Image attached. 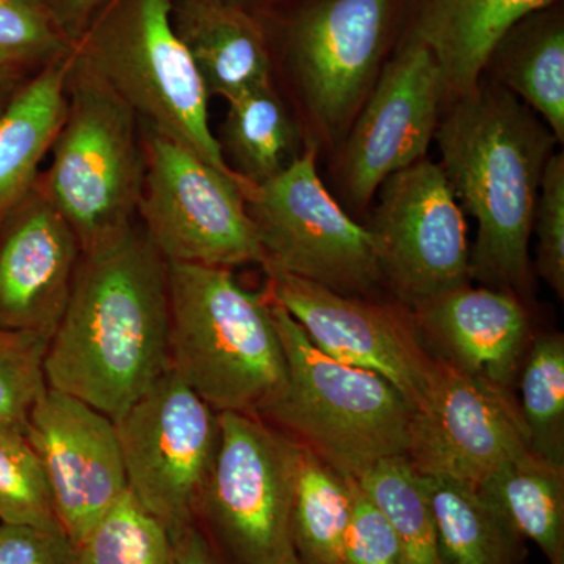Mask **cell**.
<instances>
[{"label": "cell", "mask_w": 564, "mask_h": 564, "mask_svg": "<svg viewBox=\"0 0 564 564\" xmlns=\"http://www.w3.org/2000/svg\"><path fill=\"white\" fill-rule=\"evenodd\" d=\"M169 369L166 262L132 226L82 252L44 356L47 388L115 421Z\"/></svg>", "instance_id": "obj_1"}, {"label": "cell", "mask_w": 564, "mask_h": 564, "mask_svg": "<svg viewBox=\"0 0 564 564\" xmlns=\"http://www.w3.org/2000/svg\"><path fill=\"white\" fill-rule=\"evenodd\" d=\"M434 139L456 202L477 221L470 280L532 291L529 243L541 181L556 139L518 96L496 82L447 102Z\"/></svg>", "instance_id": "obj_2"}, {"label": "cell", "mask_w": 564, "mask_h": 564, "mask_svg": "<svg viewBox=\"0 0 564 564\" xmlns=\"http://www.w3.org/2000/svg\"><path fill=\"white\" fill-rule=\"evenodd\" d=\"M166 280L170 369L217 413L261 414L288 383L267 296L221 267L166 262Z\"/></svg>", "instance_id": "obj_3"}, {"label": "cell", "mask_w": 564, "mask_h": 564, "mask_svg": "<svg viewBox=\"0 0 564 564\" xmlns=\"http://www.w3.org/2000/svg\"><path fill=\"white\" fill-rule=\"evenodd\" d=\"M267 300L288 383L258 417L356 480L381 459L406 456L413 411L400 392L380 375L318 350L280 304Z\"/></svg>", "instance_id": "obj_4"}, {"label": "cell", "mask_w": 564, "mask_h": 564, "mask_svg": "<svg viewBox=\"0 0 564 564\" xmlns=\"http://www.w3.org/2000/svg\"><path fill=\"white\" fill-rule=\"evenodd\" d=\"M68 106L36 187L76 234L80 252L133 226L143 192L139 117L74 47Z\"/></svg>", "instance_id": "obj_5"}, {"label": "cell", "mask_w": 564, "mask_h": 564, "mask_svg": "<svg viewBox=\"0 0 564 564\" xmlns=\"http://www.w3.org/2000/svg\"><path fill=\"white\" fill-rule=\"evenodd\" d=\"M173 0H115L77 52L147 128L240 180L212 132L209 93L173 28Z\"/></svg>", "instance_id": "obj_6"}, {"label": "cell", "mask_w": 564, "mask_h": 564, "mask_svg": "<svg viewBox=\"0 0 564 564\" xmlns=\"http://www.w3.org/2000/svg\"><path fill=\"white\" fill-rule=\"evenodd\" d=\"M317 152L311 143L272 180L243 187L263 265L343 295L370 299L383 285L372 236L323 184Z\"/></svg>", "instance_id": "obj_7"}, {"label": "cell", "mask_w": 564, "mask_h": 564, "mask_svg": "<svg viewBox=\"0 0 564 564\" xmlns=\"http://www.w3.org/2000/svg\"><path fill=\"white\" fill-rule=\"evenodd\" d=\"M143 192L139 214L165 262L232 269L265 263L248 215L242 182L144 126Z\"/></svg>", "instance_id": "obj_8"}, {"label": "cell", "mask_w": 564, "mask_h": 564, "mask_svg": "<svg viewBox=\"0 0 564 564\" xmlns=\"http://www.w3.org/2000/svg\"><path fill=\"white\" fill-rule=\"evenodd\" d=\"M300 447L254 414L220 413L199 514L239 564H300L292 536Z\"/></svg>", "instance_id": "obj_9"}, {"label": "cell", "mask_w": 564, "mask_h": 564, "mask_svg": "<svg viewBox=\"0 0 564 564\" xmlns=\"http://www.w3.org/2000/svg\"><path fill=\"white\" fill-rule=\"evenodd\" d=\"M132 496L169 532L196 521L220 441V413L172 369L115 419Z\"/></svg>", "instance_id": "obj_10"}, {"label": "cell", "mask_w": 564, "mask_h": 564, "mask_svg": "<svg viewBox=\"0 0 564 564\" xmlns=\"http://www.w3.org/2000/svg\"><path fill=\"white\" fill-rule=\"evenodd\" d=\"M370 225L383 284L415 313L469 285L464 212L440 163L421 161L380 185Z\"/></svg>", "instance_id": "obj_11"}, {"label": "cell", "mask_w": 564, "mask_h": 564, "mask_svg": "<svg viewBox=\"0 0 564 564\" xmlns=\"http://www.w3.org/2000/svg\"><path fill=\"white\" fill-rule=\"evenodd\" d=\"M406 0H300L285 51L304 102L329 135L350 128L381 73Z\"/></svg>", "instance_id": "obj_12"}, {"label": "cell", "mask_w": 564, "mask_h": 564, "mask_svg": "<svg viewBox=\"0 0 564 564\" xmlns=\"http://www.w3.org/2000/svg\"><path fill=\"white\" fill-rule=\"evenodd\" d=\"M265 295L280 304L323 352L389 381L410 404H421L434 356L423 344L414 314L400 303L343 295L263 265Z\"/></svg>", "instance_id": "obj_13"}, {"label": "cell", "mask_w": 564, "mask_h": 564, "mask_svg": "<svg viewBox=\"0 0 564 564\" xmlns=\"http://www.w3.org/2000/svg\"><path fill=\"white\" fill-rule=\"evenodd\" d=\"M445 102L443 74L425 44L400 40L351 122L337 161L344 198L364 209L391 174L425 158Z\"/></svg>", "instance_id": "obj_14"}, {"label": "cell", "mask_w": 564, "mask_h": 564, "mask_svg": "<svg viewBox=\"0 0 564 564\" xmlns=\"http://www.w3.org/2000/svg\"><path fill=\"white\" fill-rule=\"evenodd\" d=\"M525 452L514 393L434 358L425 395L411 414L406 458L415 470L480 486Z\"/></svg>", "instance_id": "obj_15"}, {"label": "cell", "mask_w": 564, "mask_h": 564, "mask_svg": "<svg viewBox=\"0 0 564 564\" xmlns=\"http://www.w3.org/2000/svg\"><path fill=\"white\" fill-rule=\"evenodd\" d=\"M25 436L39 456L63 532L76 545L129 491L113 419L47 388Z\"/></svg>", "instance_id": "obj_16"}, {"label": "cell", "mask_w": 564, "mask_h": 564, "mask_svg": "<svg viewBox=\"0 0 564 564\" xmlns=\"http://www.w3.org/2000/svg\"><path fill=\"white\" fill-rule=\"evenodd\" d=\"M80 254L73 228L35 185L0 228V328L51 340Z\"/></svg>", "instance_id": "obj_17"}, {"label": "cell", "mask_w": 564, "mask_h": 564, "mask_svg": "<svg viewBox=\"0 0 564 564\" xmlns=\"http://www.w3.org/2000/svg\"><path fill=\"white\" fill-rule=\"evenodd\" d=\"M419 332L434 358L514 393L532 343L529 313L513 292L464 285L415 311Z\"/></svg>", "instance_id": "obj_18"}, {"label": "cell", "mask_w": 564, "mask_h": 564, "mask_svg": "<svg viewBox=\"0 0 564 564\" xmlns=\"http://www.w3.org/2000/svg\"><path fill=\"white\" fill-rule=\"evenodd\" d=\"M558 0H406L402 40L425 44L443 74L445 102L477 88L505 32Z\"/></svg>", "instance_id": "obj_19"}, {"label": "cell", "mask_w": 564, "mask_h": 564, "mask_svg": "<svg viewBox=\"0 0 564 564\" xmlns=\"http://www.w3.org/2000/svg\"><path fill=\"white\" fill-rule=\"evenodd\" d=\"M172 21L209 96L229 101L272 84V58L261 22L232 0L173 2Z\"/></svg>", "instance_id": "obj_20"}, {"label": "cell", "mask_w": 564, "mask_h": 564, "mask_svg": "<svg viewBox=\"0 0 564 564\" xmlns=\"http://www.w3.org/2000/svg\"><path fill=\"white\" fill-rule=\"evenodd\" d=\"M74 50L22 85L0 117V228L35 188L41 162L65 120Z\"/></svg>", "instance_id": "obj_21"}, {"label": "cell", "mask_w": 564, "mask_h": 564, "mask_svg": "<svg viewBox=\"0 0 564 564\" xmlns=\"http://www.w3.org/2000/svg\"><path fill=\"white\" fill-rule=\"evenodd\" d=\"M543 118L564 139V13L558 2L511 25L489 54L484 73Z\"/></svg>", "instance_id": "obj_22"}, {"label": "cell", "mask_w": 564, "mask_h": 564, "mask_svg": "<svg viewBox=\"0 0 564 564\" xmlns=\"http://www.w3.org/2000/svg\"><path fill=\"white\" fill-rule=\"evenodd\" d=\"M478 489L518 536L532 540L551 564H564V466L525 452Z\"/></svg>", "instance_id": "obj_23"}, {"label": "cell", "mask_w": 564, "mask_h": 564, "mask_svg": "<svg viewBox=\"0 0 564 564\" xmlns=\"http://www.w3.org/2000/svg\"><path fill=\"white\" fill-rule=\"evenodd\" d=\"M441 564H516L522 538L478 486L422 475Z\"/></svg>", "instance_id": "obj_24"}, {"label": "cell", "mask_w": 564, "mask_h": 564, "mask_svg": "<svg viewBox=\"0 0 564 564\" xmlns=\"http://www.w3.org/2000/svg\"><path fill=\"white\" fill-rule=\"evenodd\" d=\"M293 126L273 85L252 88L228 101L220 147L226 162L247 184L272 180L289 165Z\"/></svg>", "instance_id": "obj_25"}, {"label": "cell", "mask_w": 564, "mask_h": 564, "mask_svg": "<svg viewBox=\"0 0 564 564\" xmlns=\"http://www.w3.org/2000/svg\"><path fill=\"white\" fill-rule=\"evenodd\" d=\"M355 480L300 447L292 511L300 564L337 563L350 521Z\"/></svg>", "instance_id": "obj_26"}, {"label": "cell", "mask_w": 564, "mask_h": 564, "mask_svg": "<svg viewBox=\"0 0 564 564\" xmlns=\"http://www.w3.org/2000/svg\"><path fill=\"white\" fill-rule=\"evenodd\" d=\"M518 408L530 452L564 466V337H533L519 369Z\"/></svg>", "instance_id": "obj_27"}, {"label": "cell", "mask_w": 564, "mask_h": 564, "mask_svg": "<svg viewBox=\"0 0 564 564\" xmlns=\"http://www.w3.org/2000/svg\"><path fill=\"white\" fill-rule=\"evenodd\" d=\"M399 540L402 564H441L436 530L423 477L406 456L373 464L358 478Z\"/></svg>", "instance_id": "obj_28"}, {"label": "cell", "mask_w": 564, "mask_h": 564, "mask_svg": "<svg viewBox=\"0 0 564 564\" xmlns=\"http://www.w3.org/2000/svg\"><path fill=\"white\" fill-rule=\"evenodd\" d=\"M77 564H172L166 527L124 494L76 544Z\"/></svg>", "instance_id": "obj_29"}, {"label": "cell", "mask_w": 564, "mask_h": 564, "mask_svg": "<svg viewBox=\"0 0 564 564\" xmlns=\"http://www.w3.org/2000/svg\"><path fill=\"white\" fill-rule=\"evenodd\" d=\"M0 522L63 532L39 456L25 432L6 423H0Z\"/></svg>", "instance_id": "obj_30"}, {"label": "cell", "mask_w": 564, "mask_h": 564, "mask_svg": "<svg viewBox=\"0 0 564 564\" xmlns=\"http://www.w3.org/2000/svg\"><path fill=\"white\" fill-rule=\"evenodd\" d=\"M47 344L36 334L0 328V423L25 432L33 406L47 391Z\"/></svg>", "instance_id": "obj_31"}, {"label": "cell", "mask_w": 564, "mask_h": 564, "mask_svg": "<svg viewBox=\"0 0 564 564\" xmlns=\"http://www.w3.org/2000/svg\"><path fill=\"white\" fill-rule=\"evenodd\" d=\"M68 43L39 0H0V68L57 61Z\"/></svg>", "instance_id": "obj_32"}, {"label": "cell", "mask_w": 564, "mask_h": 564, "mask_svg": "<svg viewBox=\"0 0 564 564\" xmlns=\"http://www.w3.org/2000/svg\"><path fill=\"white\" fill-rule=\"evenodd\" d=\"M538 236L536 270L560 300L564 299V155H551L545 165L534 214Z\"/></svg>", "instance_id": "obj_33"}, {"label": "cell", "mask_w": 564, "mask_h": 564, "mask_svg": "<svg viewBox=\"0 0 564 564\" xmlns=\"http://www.w3.org/2000/svg\"><path fill=\"white\" fill-rule=\"evenodd\" d=\"M336 564H402L391 524L358 480L352 485L350 521Z\"/></svg>", "instance_id": "obj_34"}, {"label": "cell", "mask_w": 564, "mask_h": 564, "mask_svg": "<svg viewBox=\"0 0 564 564\" xmlns=\"http://www.w3.org/2000/svg\"><path fill=\"white\" fill-rule=\"evenodd\" d=\"M0 564H77L66 533L0 522Z\"/></svg>", "instance_id": "obj_35"}, {"label": "cell", "mask_w": 564, "mask_h": 564, "mask_svg": "<svg viewBox=\"0 0 564 564\" xmlns=\"http://www.w3.org/2000/svg\"><path fill=\"white\" fill-rule=\"evenodd\" d=\"M172 564H217L210 545L195 522L170 532Z\"/></svg>", "instance_id": "obj_36"}, {"label": "cell", "mask_w": 564, "mask_h": 564, "mask_svg": "<svg viewBox=\"0 0 564 564\" xmlns=\"http://www.w3.org/2000/svg\"><path fill=\"white\" fill-rule=\"evenodd\" d=\"M22 87L18 70L0 68V117Z\"/></svg>", "instance_id": "obj_37"}, {"label": "cell", "mask_w": 564, "mask_h": 564, "mask_svg": "<svg viewBox=\"0 0 564 564\" xmlns=\"http://www.w3.org/2000/svg\"><path fill=\"white\" fill-rule=\"evenodd\" d=\"M101 0H62L63 11L70 24L79 28Z\"/></svg>", "instance_id": "obj_38"}]
</instances>
